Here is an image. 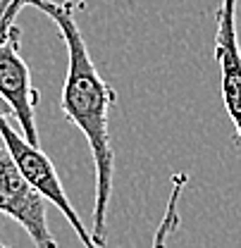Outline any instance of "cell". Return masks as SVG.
I'll list each match as a JSON object with an SVG mask.
<instances>
[{"label": "cell", "mask_w": 241, "mask_h": 248, "mask_svg": "<svg viewBox=\"0 0 241 248\" xmlns=\"http://www.w3.org/2000/svg\"><path fill=\"white\" fill-rule=\"evenodd\" d=\"M24 7H36L48 15L67 46V74L62 84L60 105L62 112L74 124L93 155L96 167V208H93V241L105 248V219L112 196L115 179V151L110 141V108L117 100L115 89L100 77L96 62L91 58L84 33L77 24V12L84 10V2L72 0H27Z\"/></svg>", "instance_id": "1"}, {"label": "cell", "mask_w": 241, "mask_h": 248, "mask_svg": "<svg viewBox=\"0 0 241 248\" xmlns=\"http://www.w3.org/2000/svg\"><path fill=\"white\" fill-rule=\"evenodd\" d=\"M12 2H17V0H0V22H2V15L7 12V7L12 5ZM12 115V110H10V105L2 100V95H0V117H10Z\"/></svg>", "instance_id": "8"}, {"label": "cell", "mask_w": 241, "mask_h": 248, "mask_svg": "<svg viewBox=\"0 0 241 248\" xmlns=\"http://www.w3.org/2000/svg\"><path fill=\"white\" fill-rule=\"evenodd\" d=\"M0 248H10L7 244H5V241H2V236H0Z\"/></svg>", "instance_id": "9"}, {"label": "cell", "mask_w": 241, "mask_h": 248, "mask_svg": "<svg viewBox=\"0 0 241 248\" xmlns=\"http://www.w3.org/2000/svg\"><path fill=\"white\" fill-rule=\"evenodd\" d=\"M0 139L7 146V151L12 153V157L17 160L22 174L29 179V184L46 198V203L55 205L60 210L64 219L72 224V229L77 232V236L81 239V244L86 248H100L93 241V234L86 229V224L81 222V217L77 215L74 205L67 198V191L60 182V174L55 170V165L50 162V157L43 153L41 148L31 146L29 141L10 124L7 117H0Z\"/></svg>", "instance_id": "2"}, {"label": "cell", "mask_w": 241, "mask_h": 248, "mask_svg": "<svg viewBox=\"0 0 241 248\" xmlns=\"http://www.w3.org/2000/svg\"><path fill=\"white\" fill-rule=\"evenodd\" d=\"M27 5V0H17V2H12L10 7H7V12L2 15V22H0V29H7L10 24H15V17H17V12L22 10Z\"/></svg>", "instance_id": "7"}, {"label": "cell", "mask_w": 241, "mask_h": 248, "mask_svg": "<svg viewBox=\"0 0 241 248\" xmlns=\"http://www.w3.org/2000/svg\"><path fill=\"white\" fill-rule=\"evenodd\" d=\"M172 236V224L170 222H160L155 234H153V246L151 248H167V239Z\"/></svg>", "instance_id": "6"}, {"label": "cell", "mask_w": 241, "mask_h": 248, "mask_svg": "<svg viewBox=\"0 0 241 248\" xmlns=\"http://www.w3.org/2000/svg\"><path fill=\"white\" fill-rule=\"evenodd\" d=\"M237 2L239 0H222L215 12V60L220 67L225 110L241 141V46L237 36Z\"/></svg>", "instance_id": "5"}, {"label": "cell", "mask_w": 241, "mask_h": 248, "mask_svg": "<svg viewBox=\"0 0 241 248\" xmlns=\"http://www.w3.org/2000/svg\"><path fill=\"white\" fill-rule=\"evenodd\" d=\"M22 31L17 24L0 29V95L10 105L15 120L19 124V134L31 146L41 148L38 126H36V105L38 91L31 86L29 64L19 53Z\"/></svg>", "instance_id": "4"}, {"label": "cell", "mask_w": 241, "mask_h": 248, "mask_svg": "<svg viewBox=\"0 0 241 248\" xmlns=\"http://www.w3.org/2000/svg\"><path fill=\"white\" fill-rule=\"evenodd\" d=\"M0 213L12 217L31 236L36 248H58L55 236L48 229L46 198L22 174L5 143H0Z\"/></svg>", "instance_id": "3"}]
</instances>
